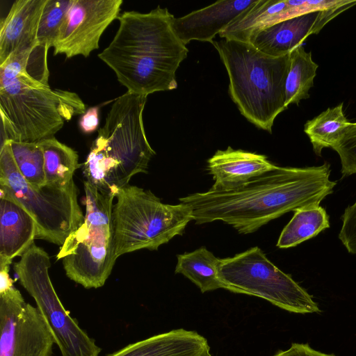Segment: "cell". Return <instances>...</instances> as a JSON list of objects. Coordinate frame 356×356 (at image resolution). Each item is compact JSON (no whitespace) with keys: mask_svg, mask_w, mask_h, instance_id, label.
I'll use <instances>...</instances> for the list:
<instances>
[{"mask_svg":"<svg viewBox=\"0 0 356 356\" xmlns=\"http://www.w3.org/2000/svg\"><path fill=\"white\" fill-rule=\"evenodd\" d=\"M330 165L280 167L232 190L195 193L179 199L193 211L195 224L221 220L240 234H250L283 214L319 205L337 184Z\"/></svg>","mask_w":356,"mask_h":356,"instance_id":"6da1fadb","label":"cell"},{"mask_svg":"<svg viewBox=\"0 0 356 356\" xmlns=\"http://www.w3.org/2000/svg\"><path fill=\"white\" fill-rule=\"evenodd\" d=\"M175 17L159 6L147 13L125 11L113 39L98 57L127 91L146 95L177 88L176 71L188 49L173 29Z\"/></svg>","mask_w":356,"mask_h":356,"instance_id":"7a4b0ae2","label":"cell"},{"mask_svg":"<svg viewBox=\"0 0 356 356\" xmlns=\"http://www.w3.org/2000/svg\"><path fill=\"white\" fill-rule=\"evenodd\" d=\"M147 96L125 92L111 106L98 130L83 173L99 191L116 195L138 173H147L154 150L146 137L143 113Z\"/></svg>","mask_w":356,"mask_h":356,"instance_id":"3957f363","label":"cell"},{"mask_svg":"<svg viewBox=\"0 0 356 356\" xmlns=\"http://www.w3.org/2000/svg\"><path fill=\"white\" fill-rule=\"evenodd\" d=\"M211 44L229 76V94L240 113L257 127L272 132L285 105L289 54L273 57L249 42L223 39Z\"/></svg>","mask_w":356,"mask_h":356,"instance_id":"277c9868","label":"cell"},{"mask_svg":"<svg viewBox=\"0 0 356 356\" xmlns=\"http://www.w3.org/2000/svg\"><path fill=\"white\" fill-rule=\"evenodd\" d=\"M85 111L74 92L51 89L22 74H0L1 145L7 140L37 143L54 137L65 121Z\"/></svg>","mask_w":356,"mask_h":356,"instance_id":"5b68a950","label":"cell"},{"mask_svg":"<svg viewBox=\"0 0 356 356\" xmlns=\"http://www.w3.org/2000/svg\"><path fill=\"white\" fill-rule=\"evenodd\" d=\"M86 213L83 224L71 233L57 255L66 275L86 289L104 285L115 261L113 207L115 195L83 182Z\"/></svg>","mask_w":356,"mask_h":356,"instance_id":"8992f818","label":"cell"},{"mask_svg":"<svg viewBox=\"0 0 356 356\" xmlns=\"http://www.w3.org/2000/svg\"><path fill=\"white\" fill-rule=\"evenodd\" d=\"M113 225L115 255L142 249L155 250L177 235L191 220V208L184 203H163L149 190L127 185L115 195Z\"/></svg>","mask_w":356,"mask_h":356,"instance_id":"52a82bcc","label":"cell"},{"mask_svg":"<svg viewBox=\"0 0 356 356\" xmlns=\"http://www.w3.org/2000/svg\"><path fill=\"white\" fill-rule=\"evenodd\" d=\"M0 191L17 201L33 217L37 238L62 246L84 221L74 179L64 185L31 186L16 165L9 140L0 147Z\"/></svg>","mask_w":356,"mask_h":356,"instance_id":"ba28073f","label":"cell"},{"mask_svg":"<svg viewBox=\"0 0 356 356\" xmlns=\"http://www.w3.org/2000/svg\"><path fill=\"white\" fill-rule=\"evenodd\" d=\"M218 277L224 289L263 298L287 312L305 314L321 311L312 296L258 247L221 259Z\"/></svg>","mask_w":356,"mask_h":356,"instance_id":"9c48e42d","label":"cell"},{"mask_svg":"<svg viewBox=\"0 0 356 356\" xmlns=\"http://www.w3.org/2000/svg\"><path fill=\"white\" fill-rule=\"evenodd\" d=\"M50 257L33 243L15 263L17 278L49 323L62 356H99L101 348L70 316L52 285Z\"/></svg>","mask_w":356,"mask_h":356,"instance_id":"30bf717a","label":"cell"},{"mask_svg":"<svg viewBox=\"0 0 356 356\" xmlns=\"http://www.w3.org/2000/svg\"><path fill=\"white\" fill-rule=\"evenodd\" d=\"M9 270L0 266V356H51L54 333L40 309L15 287Z\"/></svg>","mask_w":356,"mask_h":356,"instance_id":"8fae6325","label":"cell"},{"mask_svg":"<svg viewBox=\"0 0 356 356\" xmlns=\"http://www.w3.org/2000/svg\"><path fill=\"white\" fill-rule=\"evenodd\" d=\"M122 0H72L58 36L54 54L88 57L99 48L102 35L118 19Z\"/></svg>","mask_w":356,"mask_h":356,"instance_id":"7c38bea8","label":"cell"},{"mask_svg":"<svg viewBox=\"0 0 356 356\" xmlns=\"http://www.w3.org/2000/svg\"><path fill=\"white\" fill-rule=\"evenodd\" d=\"M356 5V1L342 0L334 6L315 10L282 21L251 34L247 42L264 54L281 57L302 46L306 38L318 34L332 19Z\"/></svg>","mask_w":356,"mask_h":356,"instance_id":"4fadbf2b","label":"cell"},{"mask_svg":"<svg viewBox=\"0 0 356 356\" xmlns=\"http://www.w3.org/2000/svg\"><path fill=\"white\" fill-rule=\"evenodd\" d=\"M342 0H255L219 35L246 42L253 33L284 20L338 5Z\"/></svg>","mask_w":356,"mask_h":356,"instance_id":"5bb4252c","label":"cell"},{"mask_svg":"<svg viewBox=\"0 0 356 356\" xmlns=\"http://www.w3.org/2000/svg\"><path fill=\"white\" fill-rule=\"evenodd\" d=\"M255 0H222L185 16L175 17L173 29L179 39L186 45L191 40L213 41L220 34Z\"/></svg>","mask_w":356,"mask_h":356,"instance_id":"9a60e30c","label":"cell"},{"mask_svg":"<svg viewBox=\"0 0 356 356\" xmlns=\"http://www.w3.org/2000/svg\"><path fill=\"white\" fill-rule=\"evenodd\" d=\"M276 167L265 155L234 149L218 150L208 160L207 169L215 181V191L236 188Z\"/></svg>","mask_w":356,"mask_h":356,"instance_id":"2e32d148","label":"cell"},{"mask_svg":"<svg viewBox=\"0 0 356 356\" xmlns=\"http://www.w3.org/2000/svg\"><path fill=\"white\" fill-rule=\"evenodd\" d=\"M38 236L33 217L15 199L0 191V266H10Z\"/></svg>","mask_w":356,"mask_h":356,"instance_id":"e0dca14e","label":"cell"},{"mask_svg":"<svg viewBox=\"0 0 356 356\" xmlns=\"http://www.w3.org/2000/svg\"><path fill=\"white\" fill-rule=\"evenodd\" d=\"M47 0L15 1L0 25V65L11 54L35 46Z\"/></svg>","mask_w":356,"mask_h":356,"instance_id":"ac0fdd59","label":"cell"},{"mask_svg":"<svg viewBox=\"0 0 356 356\" xmlns=\"http://www.w3.org/2000/svg\"><path fill=\"white\" fill-rule=\"evenodd\" d=\"M205 337L183 328L154 335L129 344L108 356H209Z\"/></svg>","mask_w":356,"mask_h":356,"instance_id":"d6986e66","label":"cell"},{"mask_svg":"<svg viewBox=\"0 0 356 356\" xmlns=\"http://www.w3.org/2000/svg\"><path fill=\"white\" fill-rule=\"evenodd\" d=\"M220 259L205 247L177 255L175 273L182 274L199 287L202 293L223 289L218 277Z\"/></svg>","mask_w":356,"mask_h":356,"instance_id":"ffe728a7","label":"cell"},{"mask_svg":"<svg viewBox=\"0 0 356 356\" xmlns=\"http://www.w3.org/2000/svg\"><path fill=\"white\" fill-rule=\"evenodd\" d=\"M329 227V216L320 205L297 209L280 234L277 247L289 248L296 246L316 236Z\"/></svg>","mask_w":356,"mask_h":356,"instance_id":"44dd1931","label":"cell"},{"mask_svg":"<svg viewBox=\"0 0 356 356\" xmlns=\"http://www.w3.org/2000/svg\"><path fill=\"white\" fill-rule=\"evenodd\" d=\"M44 156L46 184H67L79 167L78 153L54 136L38 142Z\"/></svg>","mask_w":356,"mask_h":356,"instance_id":"7402d4cb","label":"cell"},{"mask_svg":"<svg viewBox=\"0 0 356 356\" xmlns=\"http://www.w3.org/2000/svg\"><path fill=\"white\" fill-rule=\"evenodd\" d=\"M318 65L312 58V53L299 46L289 54V67L285 83L286 107L309 98Z\"/></svg>","mask_w":356,"mask_h":356,"instance_id":"603a6c76","label":"cell"},{"mask_svg":"<svg viewBox=\"0 0 356 356\" xmlns=\"http://www.w3.org/2000/svg\"><path fill=\"white\" fill-rule=\"evenodd\" d=\"M343 111V103L327 108L305 124L304 131L309 138L315 154L321 156L323 148L333 147L348 124Z\"/></svg>","mask_w":356,"mask_h":356,"instance_id":"cb8c5ba5","label":"cell"},{"mask_svg":"<svg viewBox=\"0 0 356 356\" xmlns=\"http://www.w3.org/2000/svg\"><path fill=\"white\" fill-rule=\"evenodd\" d=\"M9 142L13 159L24 179L36 188L45 185L44 156L38 143Z\"/></svg>","mask_w":356,"mask_h":356,"instance_id":"d4e9b609","label":"cell"},{"mask_svg":"<svg viewBox=\"0 0 356 356\" xmlns=\"http://www.w3.org/2000/svg\"><path fill=\"white\" fill-rule=\"evenodd\" d=\"M72 0H47L37 33V43L50 48L58 36Z\"/></svg>","mask_w":356,"mask_h":356,"instance_id":"484cf974","label":"cell"},{"mask_svg":"<svg viewBox=\"0 0 356 356\" xmlns=\"http://www.w3.org/2000/svg\"><path fill=\"white\" fill-rule=\"evenodd\" d=\"M332 149L340 158L341 174L346 177L356 173V122H348Z\"/></svg>","mask_w":356,"mask_h":356,"instance_id":"4316f807","label":"cell"},{"mask_svg":"<svg viewBox=\"0 0 356 356\" xmlns=\"http://www.w3.org/2000/svg\"><path fill=\"white\" fill-rule=\"evenodd\" d=\"M341 220L339 238L348 252L356 254V201L345 209Z\"/></svg>","mask_w":356,"mask_h":356,"instance_id":"83f0119b","label":"cell"},{"mask_svg":"<svg viewBox=\"0 0 356 356\" xmlns=\"http://www.w3.org/2000/svg\"><path fill=\"white\" fill-rule=\"evenodd\" d=\"M272 356H335L327 354L312 348L307 343H293L284 350H279Z\"/></svg>","mask_w":356,"mask_h":356,"instance_id":"f1b7e54d","label":"cell"},{"mask_svg":"<svg viewBox=\"0 0 356 356\" xmlns=\"http://www.w3.org/2000/svg\"><path fill=\"white\" fill-rule=\"evenodd\" d=\"M99 108V106L90 107L81 115L79 126L83 133L91 134L98 128Z\"/></svg>","mask_w":356,"mask_h":356,"instance_id":"f546056e","label":"cell"},{"mask_svg":"<svg viewBox=\"0 0 356 356\" xmlns=\"http://www.w3.org/2000/svg\"><path fill=\"white\" fill-rule=\"evenodd\" d=\"M209 356H211V355L210 354Z\"/></svg>","mask_w":356,"mask_h":356,"instance_id":"4dcf8cb0","label":"cell"}]
</instances>
